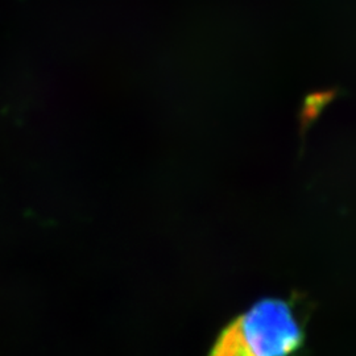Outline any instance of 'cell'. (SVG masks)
I'll return each mask as SVG.
<instances>
[{"instance_id":"6da1fadb","label":"cell","mask_w":356,"mask_h":356,"mask_svg":"<svg viewBox=\"0 0 356 356\" xmlns=\"http://www.w3.org/2000/svg\"><path fill=\"white\" fill-rule=\"evenodd\" d=\"M305 343L296 306L264 298L219 332L207 356H294Z\"/></svg>"}]
</instances>
